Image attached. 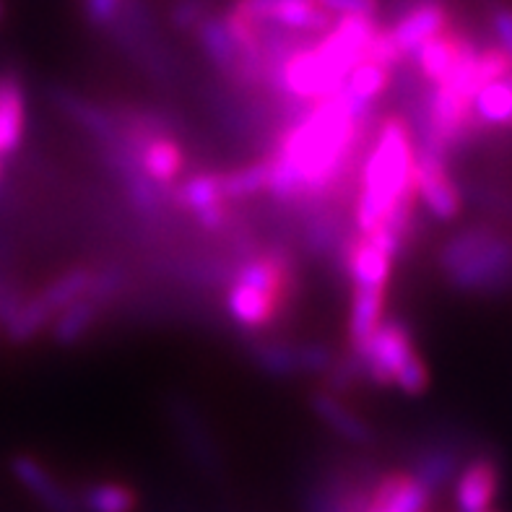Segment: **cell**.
Listing matches in <instances>:
<instances>
[{"instance_id":"1","label":"cell","mask_w":512,"mask_h":512,"mask_svg":"<svg viewBox=\"0 0 512 512\" xmlns=\"http://www.w3.org/2000/svg\"><path fill=\"white\" fill-rule=\"evenodd\" d=\"M362 188L354 201L357 234L375 232L393 211L419 206L414 193V136L403 115L385 117L362 154Z\"/></svg>"},{"instance_id":"2","label":"cell","mask_w":512,"mask_h":512,"mask_svg":"<svg viewBox=\"0 0 512 512\" xmlns=\"http://www.w3.org/2000/svg\"><path fill=\"white\" fill-rule=\"evenodd\" d=\"M440 271L463 294H502L512 289V234L494 224H471L440 250Z\"/></svg>"},{"instance_id":"3","label":"cell","mask_w":512,"mask_h":512,"mask_svg":"<svg viewBox=\"0 0 512 512\" xmlns=\"http://www.w3.org/2000/svg\"><path fill=\"white\" fill-rule=\"evenodd\" d=\"M229 13L247 24L279 26L312 37H323L336 21L318 0H234Z\"/></svg>"},{"instance_id":"4","label":"cell","mask_w":512,"mask_h":512,"mask_svg":"<svg viewBox=\"0 0 512 512\" xmlns=\"http://www.w3.org/2000/svg\"><path fill=\"white\" fill-rule=\"evenodd\" d=\"M414 351V333L409 325L398 318H383L370 341L351 354H357L364 380H370L377 388H393V377Z\"/></svg>"},{"instance_id":"5","label":"cell","mask_w":512,"mask_h":512,"mask_svg":"<svg viewBox=\"0 0 512 512\" xmlns=\"http://www.w3.org/2000/svg\"><path fill=\"white\" fill-rule=\"evenodd\" d=\"M414 193L419 206L437 221L458 219L463 208V195L450 175V162L445 156L414 149Z\"/></svg>"},{"instance_id":"6","label":"cell","mask_w":512,"mask_h":512,"mask_svg":"<svg viewBox=\"0 0 512 512\" xmlns=\"http://www.w3.org/2000/svg\"><path fill=\"white\" fill-rule=\"evenodd\" d=\"M450 26V11L442 0H416L409 8L398 11L393 24L385 26L390 39L401 50L403 60H409L427 39L437 37Z\"/></svg>"},{"instance_id":"7","label":"cell","mask_w":512,"mask_h":512,"mask_svg":"<svg viewBox=\"0 0 512 512\" xmlns=\"http://www.w3.org/2000/svg\"><path fill=\"white\" fill-rule=\"evenodd\" d=\"M11 474L47 512H81L76 494L68 492V489L50 474V468L42 466L34 455H13Z\"/></svg>"},{"instance_id":"8","label":"cell","mask_w":512,"mask_h":512,"mask_svg":"<svg viewBox=\"0 0 512 512\" xmlns=\"http://www.w3.org/2000/svg\"><path fill=\"white\" fill-rule=\"evenodd\" d=\"M286 302L279 297H273L268 292H260L255 286H247L242 281H229L227 297H224V307L232 323L242 331H263L273 320L279 318L281 307Z\"/></svg>"},{"instance_id":"9","label":"cell","mask_w":512,"mask_h":512,"mask_svg":"<svg viewBox=\"0 0 512 512\" xmlns=\"http://www.w3.org/2000/svg\"><path fill=\"white\" fill-rule=\"evenodd\" d=\"M341 266L351 279V286H377L388 289L393 258L367 234H351L341 255Z\"/></svg>"},{"instance_id":"10","label":"cell","mask_w":512,"mask_h":512,"mask_svg":"<svg viewBox=\"0 0 512 512\" xmlns=\"http://www.w3.org/2000/svg\"><path fill=\"white\" fill-rule=\"evenodd\" d=\"M502 474L494 458H474L455 476V507L458 512H484L500 492Z\"/></svg>"},{"instance_id":"11","label":"cell","mask_w":512,"mask_h":512,"mask_svg":"<svg viewBox=\"0 0 512 512\" xmlns=\"http://www.w3.org/2000/svg\"><path fill=\"white\" fill-rule=\"evenodd\" d=\"M432 492L411 474H388L372 484L364 512H429Z\"/></svg>"},{"instance_id":"12","label":"cell","mask_w":512,"mask_h":512,"mask_svg":"<svg viewBox=\"0 0 512 512\" xmlns=\"http://www.w3.org/2000/svg\"><path fill=\"white\" fill-rule=\"evenodd\" d=\"M138 167L156 188L169 195V190L177 185V177L182 175V167H185V151L172 133H159L141 146Z\"/></svg>"},{"instance_id":"13","label":"cell","mask_w":512,"mask_h":512,"mask_svg":"<svg viewBox=\"0 0 512 512\" xmlns=\"http://www.w3.org/2000/svg\"><path fill=\"white\" fill-rule=\"evenodd\" d=\"M26 133V94L16 73H0V159L21 149Z\"/></svg>"},{"instance_id":"14","label":"cell","mask_w":512,"mask_h":512,"mask_svg":"<svg viewBox=\"0 0 512 512\" xmlns=\"http://www.w3.org/2000/svg\"><path fill=\"white\" fill-rule=\"evenodd\" d=\"M349 237L351 234H346L341 216H338L333 208L323 206V203L312 206L305 224H302V242H305V250L310 255H315V258H341Z\"/></svg>"},{"instance_id":"15","label":"cell","mask_w":512,"mask_h":512,"mask_svg":"<svg viewBox=\"0 0 512 512\" xmlns=\"http://www.w3.org/2000/svg\"><path fill=\"white\" fill-rule=\"evenodd\" d=\"M463 42H466V37L453 32V29L448 26L445 32L427 39L422 47H416V52L406 60V63L414 65L419 78H424L429 86L442 84V81L450 76V71H453L455 60H458V55H461Z\"/></svg>"},{"instance_id":"16","label":"cell","mask_w":512,"mask_h":512,"mask_svg":"<svg viewBox=\"0 0 512 512\" xmlns=\"http://www.w3.org/2000/svg\"><path fill=\"white\" fill-rule=\"evenodd\" d=\"M310 409L315 411V416H318L325 427L331 429V432H336V435L341 437V440L349 442V445L364 448V445H370V442L375 440L370 424L364 422L359 414H354L341 398L328 393V390H318V393L310 398Z\"/></svg>"},{"instance_id":"17","label":"cell","mask_w":512,"mask_h":512,"mask_svg":"<svg viewBox=\"0 0 512 512\" xmlns=\"http://www.w3.org/2000/svg\"><path fill=\"white\" fill-rule=\"evenodd\" d=\"M52 99H55V104H58L65 115L71 117L73 123L81 125V128H84L94 141L102 143V146H110L112 141L120 138V125H117L115 112L102 110L97 104L76 97V94L68 89H55L52 91Z\"/></svg>"},{"instance_id":"18","label":"cell","mask_w":512,"mask_h":512,"mask_svg":"<svg viewBox=\"0 0 512 512\" xmlns=\"http://www.w3.org/2000/svg\"><path fill=\"white\" fill-rule=\"evenodd\" d=\"M195 37H198V47L203 50L206 60L221 73L224 78L232 76L234 63H237V45L229 32L227 16L219 13H203L201 21L193 26Z\"/></svg>"},{"instance_id":"19","label":"cell","mask_w":512,"mask_h":512,"mask_svg":"<svg viewBox=\"0 0 512 512\" xmlns=\"http://www.w3.org/2000/svg\"><path fill=\"white\" fill-rule=\"evenodd\" d=\"M385 318V289L354 286L349 307V351H359Z\"/></svg>"},{"instance_id":"20","label":"cell","mask_w":512,"mask_h":512,"mask_svg":"<svg viewBox=\"0 0 512 512\" xmlns=\"http://www.w3.org/2000/svg\"><path fill=\"white\" fill-rule=\"evenodd\" d=\"M169 198L177 208L188 211L193 216L208 214L214 208L227 206L224 195H221V172H198L182 180L180 185L169 190Z\"/></svg>"},{"instance_id":"21","label":"cell","mask_w":512,"mask_h":512,"mask_svg":"<svg viewBox=\"0 0 512 512\" xmlns=\"http://www.w3.org/2000/svg\"><path fill=\"white\" fill-rule=\"evenodd\" d=\"M99 315H102V307L97 302H91L89 297L76 299L73 305L63 307V310L52 318L50 323V336L52 341L63 349H71L78 346L89 336V331L97 325Z\"/></svg>"},{"instance_id":"22","label":"cell","mask_w":512,"mask_h":512,"mask_svg":"<svg viewBox=\"0 0 512 512\" xmlns=\"http://www.w3.org/2000/svg\"><path fill=\"white\" fill-rule=\"evenodd\" d=\"M471 110L484 128L512 130V76L481 86L471 102Z\"/></svg>"},{"instance_id":"23","label":"cell","mask_w":512,"mask_h":512,"mask_svg":"<svg viewBox=\"0 0 512 512\" xmlns=\"http://www.w3.org/2000/svg\"><path fill=\"white\" fill-rule=\"evenodd\" d=\"M52 318H55V312L50 310V305H47L45 299H42V294L37 292L21 302L16 315H13V318L8 320L6 328H3V336H6L11 344H29V341H34L39 333L50 328Z\"/></svg>"},{"instance_id":"24","label":"cell","mask_w":512,"mask_h":512,"mask_svg":"<svg viewBox=\"0 0 512 512\" xmlns=\"http://www.w3.org/2000/svg\"><path fill=\"white\" fill-rule=\"evenodd\" d=\"M461 471V461H458V453L450 448H432L427 453H422L416 458L414 468H411V476H414L424 489L435 494L437 489L448 487L450 481L458 476Z\"/></svg>"},{"instance_id":"25","label":"cell","mask_w":512,"mask_h":512,"mask_svg":"<svg viewBox=\"0 0 512 512\" xmlns=\"http://www.w3.org/2000/svg\"><path fill=\"white\" fill-rule=\"evenodd\" d=\"M250 357L255 367L273 380H292L299 375L297 346L286 341H258L250 346Z\"/></svg>"},{"instance_id":"26","label":"cell","mask_w":512,"mask_h":512,"mask_svg":"<svg viewBox=\"0 0 512 512\" xmlns=\"http://www.w3.org/2000/svg\"><path fill=\"white\" fill-rule=\"evenodd\" d=\"M81 512H133L138 505L136 492L115 481H99L76 494Z\"/></svg>"},{"instance_id":"27","label":"cell","mask_w":512,"mask_h":512,"mask_svg":"<svg viewBox=\"0 0 512 512\" xmlns=\"http://www.w3.org/2000/svg\"><path fill=\"white\" fill-rule=\"evenodd\" d=\"M268 185V162L260 159L247 167L221 172V195L227 203H240L258 193H266Z\"/></svg>"},{"instance_id":"28","label":"cell","mask_w":512,"mask_h":512,"mask_svg":"<svg viewBox=\"0 0 512 512\" xmlns=\"http://www.w3.org/2000/svg\"><path fill=\"white\" fill-rule=\"evenodd\" d=\"M89 281H91V268L78 266V268H71V271L60 273L58 279H52L39 294H42V299L50 305V310L58 315L63 307L73 305L76 299L86 297V292H89Z\"/></svg>"},{"instance_id":"29","label":"cell","mask_w":512,"mask_h":512,"mask_svg":"<svg viewBox=\"0 0 512 512\" xmlns=\"http://www.w3.org/2000/svg\"><path fill=\"white\" fill-rule=\"evenodd\" d=\"M172 411H175V422L177 429H180L182 440H185V445L190 448V453L195 455V461L201 463L203 468H214V445H211L208 435L203 432V424L195 419L193 411L180 406V403H175Z\"/></svg>"},{"instance_id":"30","label":"cell","mask_w":512,"mask_h":512,"mask_svg":"<svg viewBox=\"0 0 512 512\" xmlns=\"http://www.w3.org/2000/svg\"><path fill=\"white\" fill-rule=\"evenodd\" d=\"M125 286H128V273H125L123 266H104L99 268V271H91L89 292H86V297H89L91 302H97L104 310V305L115 302V299L125 292Z\"/></svg>"},{"instance_id":"31","label":"cell","mask_w":512,"mask_h":512,"mask_svg":"<svg viewBox=\"0 0 512 512\" xmlns=\"http://www.w3.org/2000/svg\"><path fill=\"white\" fill-rule=\"evenodd\" d=\"M393 388L403 390L406 396H422L424 390L429 388V367L419 351H414L406 362L401 364V370L393 377Z\"/></svg>"},{"instance_id":"32","label":"cell","mask_w":512,"mask_h":512,"mask_svg":"<svg viewBox=\"0 0 512 512\" xmlns=\"http://www.w3.org/2000/svg\"><path fill=\"white\" fill-rule=\"evenodd\" d=\"M297 359L299 375H325L336 362V354L325 344H302L297 346Z\"/></svg>"},{"instance_id":"33","label":"cell","mask_w":512,"mask_h":512,"mask_svg":"<svg viewBox=\"0 0 512 512\" xmlns=\"http://www.w3.org/2000/svg\"><path fill=\"white\" fill-rule=\"evenodd\" d=\"M125 0H84V16L94 29H110L120 13H123Z\"/></svg>"},{"instance_id":"34","label":"cell","mask_w":512,"mask_h":512,"mask_svg":"<svg viewBox=\"0 0 512 512\" xmlns=\"http://www.w3.org/2000/svg\"><path fill=\"white\" fill-rule=\"evenodd\" d=\"M24 299V289H21L8 273H3V266H0V331H3L8 325V320L16 315V310H19Z\"/></svg>"},{"instance_id":"35","label":"cell","mask_w":512,"mask_h":512,"mask_svg":"<svg viewBox=\"0 0 512 512\" xmlns=\"http://www.w3.org/2000/svg\"><path fill=\"white\" fill-rule=\"evenodd\" d=\"M318 3L331 13L333 19H344V16L377 19V13H380V0H318Z\"/></svg>"},{"instance_id":"36","label":"cell","mask_w":512,"mask_h":512,"mask_svg":"<svg viewBox=\"0 0 512 512\" xmlns=\"http://www.w3.org/2000/svg\"><path fill=\"white\" fill-rule=\"evenodd\" d=\"M201 16L203 8L198 0H177L172 13H169V21H172L177 29H182V32H188V29H193V26L201 21Z\"/></svg>"},{"instance_id":"37","label":"cell","mask_w":512,"mask_h":512,"mask_svg":"<svg viewBox=\"0 0 512 512\" xmlns=\"http://www.w3.org/2000/svg\"><path fill=\"white\" fill-rule=\"evenodd\" d=\"M492 26H494V37H497V45L505 50V55L512 63V8H497L492 16Z\"/></svg>"},{"instance_id":"38","label":"cell","mask_w":512,"mask_h":512,"mask_svg":"<svg viewBox=\"0 0 512 512\" xmlns=\"http://www.w3.org/2000/svg\"><path fill=\"white\" fill-rule=\"evenodd\" d=\"M0 182H3V159H0Z\"/></svg>"},{"instance_id":"39","label":"cell","mask_w":512,"mask_h":512,"mask_svg":"<svg viewBox=\"0 0 512 512\" xmlns=\"http://www.w3.org/2000/svg\"><path fill=\"white\" fill-rule=\"evenodd\" d=\"M0 11H3V3H0Z\"/></svg>"},{"instance_id":"40","label":"cell","mask_w":512,"mask_h":512,"mask_svg":"<svg viewBox=\"0 0 512 512\" xmlns=\"http://www.w3.org/2000/svg\"><path fill=\"white\" fill-rule=\"evenodd\" d=\"M0 336H3V331H0Z\"/></svg>"},{"instance_id":"41","label":"cell","mask_w":512,"mask_h":512,"mask_svg":"<svg viewBox=\"0 0 512 512\" xmlns=\"http://www.w3.org/2000/svg\"><path fill=\"white\" fill-rule=\"evenodd\" d=\"M484 512H489V510H484Z\"/></svg>"}]
</instances>
